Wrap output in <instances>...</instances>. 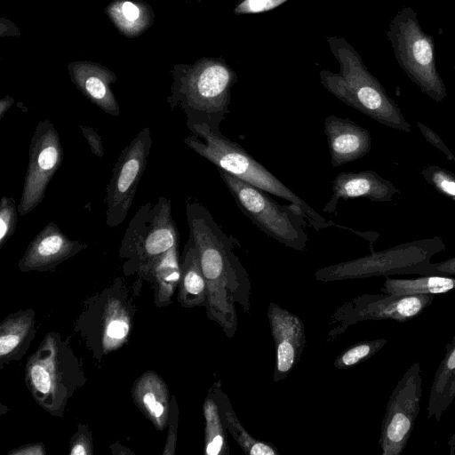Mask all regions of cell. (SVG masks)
I'll use <instances>...</instances> for the list:
<instances>
[{"instance_id": "cell-32", "label": "cell", "mask_w": 455, "mask_h": 455, "mask_svg": "<svg viewBox=\"0 0 455 455\" xmlns=\"http://www.w3.org/2000/svg\"><path fill=\"white\" fill-rule=\"evenodd\" d=\"M288 0H236L235 15L256 14L274 10Z\"/></svg>"}, {"instance_id": "cell-3", "label": "cell", "mask_w": 455, "mask_h": 455, "mask_svg": "<svg viewBox=\"0 0 455 455\" xmlns=\"http://www.w3.org/2000/svg\"><path fill=\"white\" fill-rule=\"evenodd\" d=\"M330 51L339 65V72H319L322 85L346 105L389 128L411 132L396 102L372 76L357 51L342 36H328Z\"/></svg>"}, {"instance_id": "cell-42", "label": "cell", "mask_w": 455, "mask_h": 455, "mask_svg": "<svg viewBox=\"0 0 455 455\" xmlns=\"http://www.w3.org/2000/svg\"><path fill=\"white\" fill-rule=\"evenodd\" d=\"M454 75H455V60H454Z\"/></svg>"}, {"instance_id": "cell-29", "label": "cell", "mask_w": 455, "mask_h": 455, "mask_svg": "<svg viewBox=\"0 0 455 455\" xmlns=\"http://www.w3.org/2000/svg\"><path fill=\"white\" fill-rule=\"evenodd\" d=\"M387 343V339H375L357 342L339 354L334 360L333 364L339 370L353 367L372 357Z\"/></svg>"}, {"instance_id": "cell-18", "label": "cell", "mask_w": 455, "mask_h": 455, "mask_svg": "<svg viewBox=\"0 0 455 455\" xmlns=\"http://www.w3.org/2000/svg\"><path fill=\"white\" fill-rule=\"evenodd\" d=\"M68 69L71 82L87 100L110 116H120V107L111 87L116 81L112 70L88 60L70 62Z\"/></svg>"}, {"instance_id": "cell-36", "label": "cell", "mask_w": 455, "mask_h": 455, "mask_svg": "<svg viewBox=\"0 0 455 455\" xmlns=\"http://www.w3.org/2000/svg\"><path fill=\"white\" fill-rule=\"evenodd\" d=\"M79 128L84 136L91 151L98 157L104 156V148L100 135L95 129L88 125H79Z\"/></svg>"}, {"instance_id": "cell-22", "label": "cell", "mask_w": 455, "mask_h": 455, "mask_svg": "<svg viewBox=\"0 0 455 455\" xmlns=\"http://www.w3.org/2000/svg\"><path fill=\"white\" fill-rule=\"evenodd\" d=\"M35 315L32 309L8 315L0 324V360L22 356L35 335Z\"/></svg>"}, {"instance_id": "cell-25", "label": "cell", "mask_w": 455, "mask_h": 455, "mask_svg": "<svg viewBox=\"0 0 455 455\" xmlns=\"http://www.w3.org/2000/svg\"><path fill=\"white\" fill-rule=\"evenodd\" d=\"M106 13L126 37L139 36L154 20L151 6L141 0H114L106 7Z\"/></svg>"}, {"instance_id": "cell-33", "label": "cell", "mask_w": 455, "mask_h": 455, "mask_svg": "<svg viewBox=\"0 0 455 455\" xmlns=\"http://www.w3.org/2000/svg\"><path fill=\"white\" fill-rule=\"evenodd\" d=\"M179 421V407L174 395L172 396L171 408L168 419V432L164 444V455H174L177 443Z\"/></svg>"}, {"instance_id": "cell-34", "label": "cell", "mask_w": 455, "mask_h": 455, "mask_svg": "<svg viewBox=\"0 0 455 455\" xmlns=\"http://www.w3.org/2000/svg\"><path fill=\"white\" fill-rule=\"evenodd\" d=\"M93 444L91 433L86 426L80 427L70 440L69 455H92Z\"/></svg>"}, {"instance_id": "cell-8", "label": "cell", "mask_w": 455, "mask_h": 455, "mask_svg": "<svg viewBox=\"0 0 455 455\" xmlns=\"http://www.w3.org/2000/svg\"><path fill=\"white\" fill-rule=\"evenodd\" d=\"M446 248L440 236L403 243L380 251L317 269V281L333 282L395 275H419L432 257Z\"/></svg>"}, {"instance_id": "cell-38", "label": "cell", "mask_w": 455, "mask_h": 455, "mask_svg": "<svg viewBox=\"0 0 455 455\" xmlns=\"http://www.w3.org/2000/svg\"><path fill=\"white\" fill-rule=\"evenodd\" d=\"M9 455H44L45 448L43 443H31L11 451Z\"/></svg>"}, {"instance_id": "cell-13", "label": "cell", "mask_w": 455, "mask_h": 455, "mask_svg": "<svg viewBox=\"0 0 455 455\" xmlns=\"http://www.w3.org/2000/svg\"><path fill=\"white\" fill-rule=\"evenodd\" d=\"M64 150L58 131L49 120L36 125L28 148V164L18 212H31L44 198L47 187L60 167Z\"/></svg>"}, {"instance_id": "cell-12", "label": "cell", "mask_w": 455, "mask_h": 455, "mask_svg": "<svg viewBox=\"0 0 455 455\" xmlns=\"http://www.w3.org/2000/svg\"><path fill=\"white\" fill-rule=\"evenodd\" d=\"M151 146L150 128L146 126L121 152L106 188L105 215L108 227H117L127 217L146 169Z\"/></svg>"}, {"instance_id": "cell-30", "label": "cell", "mask_w": 455, "mask_h": 455, "mask_svg": "<svg viewBox=\"0 0 455 455\" xmlns=\"http://www.w3.org/2000/svg\"><path fill=\"white\" fill-rule=\"evenodd\" d=\"M420 174L427 184L432 185L441 195L455 201V174L437 165H427Z\"/></svg>"}, {"instance_id": "cell-7", "label": "cell", "mask_w": 455, "mask_h": 455, "mask_svg": "<svg viewBox=\"0 0 455 455\" xmlns=\"http://www.w3.org/2000/svg\"><path fill=\"white\" fill-rule=\"evenodd\" d=\"M240 211L261 231L286 247L303 251L308 243L306 219L293 204H279L266 191L217 168Z\"/></svg>"}, {"instance_id": "cell-24", "label": "cell", "mask_w": 455, "mask_h": 455, "mask_svg": "<svg viewBox=\"0 0 455 455\" xmlns=\"http://www.w3.org/2000/svg\"><path fill=\"white\" fill-rule=\"evenodd\" d=\"M213 386L215 399L224 426L243 451L249 455H278L279 451L275 446L258 440L247 432L237 418L228 396L223 391L220 380L213 383Z\"/></svg>"}, {"instance_id": "cell-40", "label": "cell", "mask_w": 455, "mask_h": 455, "mask_svg": "<svg viewBox=\"0 0 455 455\" xmlns=\"http://www.w3.org/2000/svg\"><path fill=\"white\" fill-rule=\"evenodd\" d=\"M447 446L449 447V453L451 455H454V453H455V431L451 435V437L447 443Z\"/></svg>"}, {"instance_id": "cell-41", "label": "cell", "mask_w": 455, "mask_h": 455, "mask_svg": "<svg viewBox=\"0 0 455 455\" xmlns=\"http://www.w3.org/2000/svg\"><path fill=\"white\" fill-rule=\"evenodd\" d=\"M451 161H454L455 162V156H452L451 158L450 159Z\"/></svg>"}, {"instance_id": "cell-9", "label": "cell", "mask_w": 455, "mask_h": 455, "mask_svg": "<svg viewBox=\"0 0 455 455\" xmlns=\"http://www.w3.org/2000/svg\"><path fill=\"white\" fill-rule=\"evenodd\" d=\"M171 201L161 196L155 204H142L131 220L120 246V256L140 275L162 254L179 244Z\"/></svg>"}, {"instance_id": "cell-17", "label": "cell", "mask_w": 455, "mask_h": 455, "mask_svg": "<svg viewBox=\"0 0 455 455\" xmlns=\"http://www.w3.org/2000/svg\"><path fill=\"white\" fill-rule=\"evenodd\" d=\"M323 132L334 168L363 157L371 148L370 132L348 118L326 116Z\"/></svg>"}, {"instance_id": "cell-1", "label": "cell", "mask_w": 455, "mask_h": 455, "mask_svg": "<svg viewBox=\"0 0 455 455\" xmlns=\"http://www.w3.org/2000/svg\"><path fill=\"white\" fill-rule=\"evenodd\" d=\"M186 216L206 282L207 317L231 339L238 327L235 304L250 312L251 284L248 273L235 253L234 238L220 228L204 205L188 201Z\"/></svg>"}, {"instance_id": "cell-11", "label": "cell", "mask_w": 455, "mask_h": 455, "mask_svg": "<svg viewBox=\"0 0 455 455\" xmlns=\"http://www.w3.org/2000/svg\"><path fill=\"white\" fill-rule=\"evenodd\" d=\"M421 396V366L415 361L398 380L387 403L379 440L382 455L403 453L420 411Z\"/></svg>"}, {"instance_id": "cell-20", "label": "cell", "mask_w": 455, "mask_h": 455, "mask_svg": "<svg viewBox=\"0 0 455 455\" xmlns=\"http://www.w3.org/2000/svg\"><path fill=\"white\" fill-rule=\"evenodd\" d=\"M455 399V334L445 346L430 387L427 414L428 419L439 422Z\"/></svg>"}, {"instance_id": "cell-28", "label": "cell", "mask_w": 455, "mask_h": 455, "mask_svg": "<svg viewBox=\"0 0 455 455\" xmlns=\"http://www.w3.org/2000/svg\"><path fill=\"white\" fill-rule=\"evenodd\" d=\"M203 415L204 418V453L206 455H229L227 429L220 414L213 384L204 401Z\"/></svg>"}, {"instance_id": "cell-35", "label": "cell", "mask_w": 455, "mask_h": 455, "mask_svg": "<svg viewBox=\"0 0 455 455\" xmlns=\"http://www.w3.org/2000/svg\"><path fill=\"white\" fill-rule=\"evenodd\" d=\"M419 275H455V256L445 260L428 263L419 272Z\"/></svg>"}, {"instance_id": "cell-6", "label": "cell", "mask_w": 455, "mask_h": 455, "mask_svg": "<svg viewBox=\"0 0 455 455\" xmlns=\"http://www.w3.org/2000/svg\"><path fill=\"white\" fill-rule=\"evenodd\" d=\"M386 35L398 65L410 80L441 103L448 93L436 68L435 40L422 29L417 13L411 7H403L390 20Z\"/></svg>"}, {"instance_id": "cell-44", "label": "cell", "mask_w": 455, "mask_h": 455, "mask_svg": "<svg viewBox=\"0 0 455 455\" xmlns=\"http://www.w3.org/2000/svg\"><path fill=\"white\" fill-rule=\"evenodd\" d=\"M454 455H455V453H454Z\"/></svg>"}, {"instance_id": "cell-19", "label": "cell", "mask_w": 455, "mask_h": 455, "mask_svg": "<svg viewBox=\"0 0 455 455\" xmlns=\"http://www.w3.org/2000/svg\"><path fill=\"white\" fill-rule=\"evenodd\" d=\"M132 395L136 406L156 429L167 427L172 397L161 376L147 371L135 380Z\"/></svg>"}, {"instance_id": "cell-21", "label": "cell", "mask_w": 455, "mask_h": 455, "mask_svg": "<svg viewBox=\"0 0 455 455\" xmlns=\"http://www.w3.org/2000/svg\"><path fill=\"white\" fill-rule=\"evenodd\" d=\"M207 287L199 256L193 239L188 236L180 256V279L178 300L181 307L191 308L205 306Z\"/></svg>"}, {"instance_id": "cell-16", "label": "cell", "mask_w": 455, "mask_h": 455, "mask_svg": "<svg viewBox=\"0 0 455 455\" xmlns=\"http://www.w3.org/2000/svg\"><path fill=\"white\" fill-rule=\"evenodd\" d=\"M399 189L388 180L372 170L357 172H339L331 184V196L323 212L335 213L340 199L367 198L372 202H392Z\"/></svg>"}, {"instance_id": "cell-23", "label": "cell", "mask_w": 455, "mask_h": 455, "mask_svg": "<svg viewBox=\"0 0 455 455\" xmlns=\"http://www.w3.org/2000/svg\"><path fill=\"white\" fill-rule=\"evenodd\" d=\"M155 285V303L166 307L172 303L180 279V257L179 244L158 257L141 275Z\"/></svg>"}, {"instance_id": "cell-37", "label": "cell", "mask_w": 455, "mask_h": 455, "mask_svg": "<svg viewBox=\"0 0 455 455\" xmlns=\"http://www.w3.org/2000/svg\"><path fill=\"white\" fill-rule=\"evenodd\" d=\"M417 126L425 137V139L434 147L437 148L442 153H443L447 159L450 160L453 156L449 148L445 145L441 137L435 133L433 130H431L427 125L423 124L421 122H417Z\"/></svg>"}, {"instance_id": "cell-15", "label": "cell", "mask_w": 455, "mask_h": 455, "mask_svg": "<svg viewBox=\"0 0 455 455\" xmlns=\"http://www.w3.org/2000/svg\"><path fill=\"white\" fill-rule=\"evenodd\" d=\"M87 246L69 238L55 222L50 221L28 243L19 261V269L21 272L52 270Z\"/></svg>"}, {"instance_id": "cell-14", "label": "cell", "mask_w": 455, "mask_h": 455, "mask_svg": "<svg viewBox=\"0 0 455 455\" xmlns=\"http://www.w3.org/2000/svg\"><path fill=\"white\" fill-rule=\"evenodd\" d=\"M274 340L275 363L273 379H284L299 363L306 345L305 326L295 314L270 302L267 311Z\"/></svg>"}, {"instance_id": "cell-5", "label": "cell", "mask_w": 455, "mask_h": 455, "mask_svg": "<svg viewBox=\"0 0 455 455\" xmlns=\"http://www.w3.org/2000/svg\"><path fill=\"white\" fill-rule=\"evenodd\" d=\"M82 370L59 333L49 332L28 358L25 382L36 403L46 411L60 416L68 399L80 384Z\"/></svg>"}, {"instance_id": "cell-43", "label": "cell", "mask_w": 455, "mask_h": 455, "mask_svg": "<svg viewBox=\"0 0 455 455\" xmlns=\"http://www.w3.org/2000/svg\"><path fill=\"white\" fill-rule=\"evenodd\" d=\"M204 0H198L199 3L203 2Z\"/></svg>"}, {"instance_id": "cell-39", "label": "cell", "mask_w": 455, "mask_h": 455, "mask_svg": "<svg viewBox=\"0 0 455 455\" xmlns=\"http://www.w3.org/2000/svg\"><path fill=\"white\" fill-rule=\"evenodd\" d=\"M14 103V99L9 95L0 100V120Z\"/></svg>"}, {"instance_id": "cell-27", "label": "cell", "mask_w": 455, "mask_h": 455, "mask_svg": "<svg viewBox=\"0 0 455 455\" xmlns=\"http://www.w3.org/2000/svg\"><path fill=\"white\" fill-rule=\"evenodd\" d=\"M380 291L383 293L396 295L446 293L455 291V275H428L416 278L387 276Z\"/></svg>"}, {"instance_id": "cell-4", "label": "cell", "mask_w": 455, "mask_h": 455, "mask_svg": "<svg viewBox=\"0 0 455 455\" xmlns=\"http://www.w3.org/2000/svg\"><path fill=\"white\" fill-rule=\"evenodd\" d=\"M188 128L191 134L183 139L184 143L217 168L299 206L308 225L317 231L334 225L255 160L240 144L225 137L220 131H212L205 124H193Z\"/></svg>"}, {"instance_id": "cell-26", "label": "cell", "mask_w": 455, "mask_h": 455, "mask_svg": "<svg viewBox=\"0 0 455 455\" xmlns=\"http://www.w3.org/2000/svg\"><path fill=\"white\" fill-rule=\"evenodd\" d=\"M132 318L126 306L120 299L108 301L102 323L101 346L105 353L121 347L128 339Z\"/></svg>"}, {"instance_id": "cell-10", "label": "cell", "mask_w": 455, "mask_h": 455, "mask_svg": "<svg viewBox=\"0 0 455 455\" xmlns=\"http://www.w3.org/2000/svg\"><path fill=\"white\" fill-rule=\"evenodd\" d=\"M433 294H363L338 307L331 316L326 340L332 341L349 326L363 321L406 323L421 315L434 301Z\"/></svg>"}, {"instance_id": "cell-31", "label": "cell", "mask_w": 455, "mask_h": 455, "mask_svg": "<svg viewBox=\"0 0 455 455\" xmlns=\"http://www.w3.org/2000/svg\"><path fill=\"white\" fill-rule=\"evenodd\" d=\"M18 206L12 197L3 196L0 200V248L11 238L16 230Z\"/></svg>"}, {"instance_id": "cell-2", "label": "cell", "mask_w": 455, "mask_h": 455, "mask_svg": "<svg viewBox=\"0 0 455 455\" xmlns=\"http://www.w3.org/2000/svg\"><path fill=\"white\" fill-rule=\"evenodd\" d=\"M171 74V109L185 114L187 127L205 124L220 131L230 113L231 90L238 79L234 69L222 58L203 57L192 64L174 65Z\"/></svg>"}]
</instances>
